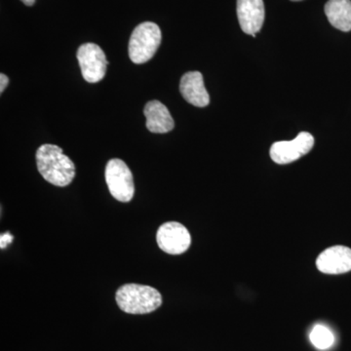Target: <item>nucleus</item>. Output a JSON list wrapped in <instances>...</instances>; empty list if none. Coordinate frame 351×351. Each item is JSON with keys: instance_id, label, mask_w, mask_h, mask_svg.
I'll return each instance as SVG.
<instances>
[{"instance_id": "nucleus-1", "label": "nucleus", "mask_w": 351, "mask_h": 351, "mask_svg": "<svg viewBox=\"0 0 351 351\" xmlns=\"http://www.w3.org/2000/svg\"><path fill=\"white\" fill-rule=\"evenodd\" d=\"M36 165L43 179L54 186L64 188L75 177V166L58 145H41L36 152Z\"/></svg>"}, {"instance_id": "nucleus-2", "label": "nucleus", "mask_w": 351, "mask_h": 351, "mask_svg": "<svg viewBox=\"0 0 351 351\" xmlns=\"http://www.w3.org/2000/svg\"><path fill=\"white\" fill-rule=\"evenodd\" d=\"M117 306L129 314H147L162 304V297L151 286L130 283L121 286L115 294Z\"/></svg>"}, {"instance_id": "nucleus-3", "label": "nucleus", "mask_w": 351, "mask_h": 351, "mask_svg": "<svg viewBox=\"0 0 351 351\" xmlns=\"http://www.w3.org/2000/svg\"><path fill=\"white\" fill-rule=\"evenodd\" d=\"M160 27L152 22L142 23L135 27L129 41V57L134 64L147 63L156 54L161 43Z\"/></svg>"}, {"instance_id": "nucleus-4", "label": "nucleus", "mask_w": 351, "mask_h": 351, "mask_svg": "<svg viewBox=\"0 0 351 351\" xmlns=\"http://www.w3.org/2000/svg\"><path fill=\"white\" fill-rule=\"evenodd\" d=\"M106 182L108 191L120 202H130L135 193L133 175L123 160L113 158L106 167Z\"/></svg>"}, {"instance_id": "nucleus-5", "label": "nucleus", "mask_w": 351, "mask_h": 351, "mask_svg": "<svg viewBox=\"0 0 351 351\" xmlns=\"http://www.w3.org/2000/svg\"><path fill=\"white\" fill-rule=\"evenodd\" d=\"M76 57L82 76L87 82L97 83L105 77L108 62L100 46L94 43L82 44L78 48Z\"/></svg>"}, {"instance_id": "nucleus-6", "label": "nucleus", "mask_w": 351, "mask_h": 351, "mask_svg": "<svg viewBox=\"0 0 351 351\" xmlns=\"http://www.w3.org/2000/svg\"><path fill=\"white\" fill-rule=\"evenodd\" d=\"M157 245L169 255H181L188 251L191 237L188 228L177 221H168L159 226L156 234Z\"/></svg>"}, {"instance_id": "nucleus-7", "label": "nucleus", "mask_w": 351, "mask_h": 351, "mask_svg": "<svg viewBox=\"0 0 351 351\" xmlns=\"http://www.w3.org/2000/svg\"><path fill=\"white\" fill-rule=\"evenodd\" d=\"M314 138L307 132H301L293 141L276 142L270 147L269 154L277 164L294 162L313 149Z\"/></svg>"}, {"instance_id": "nucleus-8", "label": "nucleus", "mask_w": 351, "mask_h": 351, "mask_svg": "<svg viewBox=\"0 0 351 351\" xmlns=\"http://www.w3.org/2000/svg\"><path fill=\"white\" fill-rule=\"evenodd\" d=\"M237 17L242 31L256 38L265 21L263 0H237Z\"/></svg>"}, {"instance_id": "nucleus-9", "label": "nucleus", "mask_w": 351, "mask_h": 351, "mask_svg": "<svg viewBox=\"0 0 351 351\" xmlns=\"http://www.w3.org/2000/svg\"><path fill=\"white\" fill-rule=\"evenodd\" d=\"M316 267L325 274H341L351 270V249L346 246H334L318 256Z\"/></svg>"}, {"instance_id": "nucleus-10", "label": "nucleus", "mask_w": 351, "mask_h": 351, "mask_svg": "<svg viewBox=\"0 0 351 351\" xmlns=\"http://www.w3.org/2000/svg\"><path fill=\"white\" fill-rule=\"evenodd\" d=\"M180 91L184 100L195 107L204 108L210 104L209 94L199 71H189L182 75Z\"/></svg>"}, {"instance_id": "nucleus-11", "label": "nucleus", "mask_w": 351, "mask_h": 351, "mask_svg": "<svg viewBox=\"0 0 351 351\" xmlns=\"http://www.w3.org/2000/svg\"><path fill=\"white\" fill-rule=\"evenodd\" d=\"M144 113L147 119V128L152 133L165 134L174 129V119L161 101H149L145 105Z\"/></svg>"}, {"instance_id": "nucleus-12", "label": "nucleus", "mask_w": 351, "mask_h": 351, "mask_svg": "<svg viewBox=\"0 0 351 351\" xmlns=\"http://www.w3.org/2000/svg\"><path fill=\"white\" fill-rule=\"evenodd\" d=\"M324 10L332 27L341 32L351 31V0H329Z\"/></svg>"}, {"instance_id": "nucleus-13", "label": "nucleus", "mask_w": 351, "mask_h": 351, "mask_svg": "<svg viewBox=\"0 0 351 351\" xmlns=\"http://www.w3.org/2000/svg\"><path fill=\"white\" fill-rule=\"evenodd\" d=\"M311 341L318 350H327L334 343L335 338L332 332L323 325H317L311 332Z\"/></svg>"}, {"instance_id": "nucleus-14", "label": "nucleus", "mask_w": 351, "mask_h": 351, "mask_svg": "<svg viewBox=\"0 0 351 351\" xmlns=\"http://www.w3.org/2000/svg\"><path fill=\"white\" fill-rule=\"evenodd\" d=\"M12 240L13 237L10 233L7 232L1 234V237H0V246H1V249L6 248L7 245L10 244Z\"/></svg>"}, {"instance_id": "nucleus-15", "label": "nucleus", "mask_w": 351, "mask_h": 351, "mask_svg": "<svg viewBox=\"0 0 351 351\" xmlns=\"http://www.w3.org/2000/svg\"><path fill=\"white\" fill-rule=\"evenodd\" d=\"M9 83L8 76L1 73L0 75V93H3L4 90L6 89L7 85Z\"/></svg>"}, {"instance_id": "nucleus-16", "label": "nucleus", "mask_w": 351, "mask_h": 351, "mask_svg": "<svg viewBox=\"0 0 351 351\" xmlns=\"http://www.w3.org/2000/svg\"><path fill=\"white\" fill-rule=\"evenodd\" d=\"M21 1H22L23 3H25V5L32 6L34 5V2H36V0H21Z\"/></svg>"}, {"instance_id": "nucleus-17", "label": "nucleus", "mask_w": 351, "mask_h": 351, "mask_svg": "<svg viewBox=\"0 0 351 351\" xmlns=\"http://www.w3.org/2000/svg\"><path fill=\"white\" fill-rule=\"evenodd\" d=\"M292 1H301V0H292Z\"/></svg>"}]
</instances>
